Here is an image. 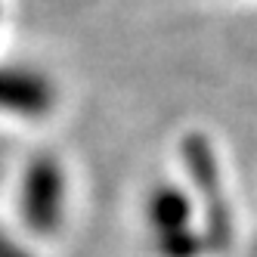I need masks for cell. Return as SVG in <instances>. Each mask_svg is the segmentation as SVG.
<instances>
[{
	"label": "cell",
	"mask_w": 257,
	"mask_h": 257,
	"mask_svg": "<svg viewBox=\"0 0 257 257\" xmlns=\"http://www.w3.org/2000/svg\"><path fill=\"white\" fill-rule=\"evenodd\" d=\"M183 164L195 183V189L201 192V205H205V242L208 248H226L229 235H232V223H229V208L223 198V183H220V171H217V158L211 143L201 134H189L183 137Z\"/></svg>",
	"instance_id": "cell-1"
},
{
	"label": "cell",
	"mask_w": 257,
	"mask_h": 257,
	"mask_svg": "<svg viewBox=\"0 0 257 257\" xmlns=\"http://www.w3.org/2000/svg\"><path fill=\"white\" fill-rule=\"evenodd\" d=\"M19 208L25 223L34 232L41 235L56 232V226L62 223V208H65V177L53 158H34L28 164Z\"/></svg>",
	"instance_id": "cell-2"
},
{
	"label": "cell",
	"mask_w": 257,
	"mask_h": 257,
	"mask_svg": "<svg viewBox=\"0 0 257 257\" xmlns=\"http://www.w3.org/2000/svg\"><path fill=\"white\" fill-rule=\"evenodd\" d=\"M205 251V238L195 235L189 226L168 235H158V254L161 257H198Z\"/></svg>",
	"instance_id": "cell-5"
},
{
	"label": "cell",
	"mask_w": 257,
	"mask_h": 257,
	"mask_svg": "<svg viewBox=\"0 0 257 257\" xmlns=\"http://www.w3.org/2000/svg\"><path fill=\"white\" fill-rule=\"evenodd\" d=\"M0 108L16 115H44L53 108V87L31 71L0 68Z\"/></svg>",
	"instance_id": "cell-3"
},
{
	"label": "cell",
	"mask_w": 257,
	"mask_h": 257,
	"mask_svg": "<svg viewBox=\"0 0 257 257\" xmlns=\"http://www.w3.org/2000/svg\"><path fill=\"white\" fill-rule=\"evenodd\" d=\"M192 217V201L177 186H158L149 198V220L158 235H168L177 229H186Z\"/></svg>",
	"instance_id": "cell-4"
},
{
	"label": "cell",
	"mask_w": 257,
	"mask_h": 257,
	"mask_svg": "<svg viewBox=\"0 0 257 257\" xmlns=\"http://www.w3.org/2000/svg\"><path fill=\"white\" fill-rule=\"evenodd\" d=\"M0 257H28V254H25V251H19V248H16L4 232H0Z\"/></svg>",
	"instance_id": "cell-6"
}]
</instances>
